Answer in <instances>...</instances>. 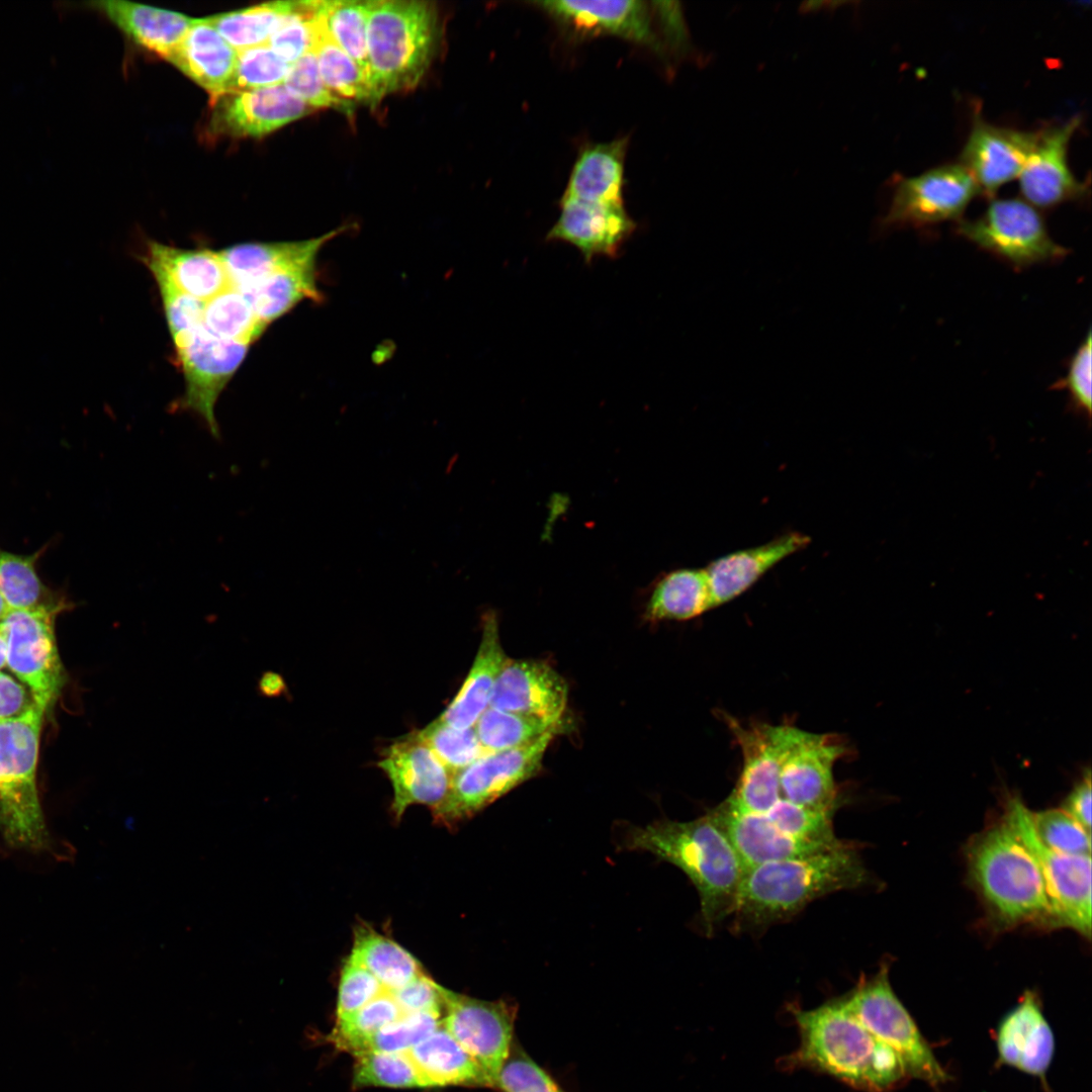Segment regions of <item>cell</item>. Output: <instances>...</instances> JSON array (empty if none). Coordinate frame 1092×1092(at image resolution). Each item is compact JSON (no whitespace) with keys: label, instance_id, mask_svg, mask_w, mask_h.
<instances>
[{"label":"cell","instance_id":"1","mask_svg":"<svg viewBox=\"0 0 1092 1092\" xmlns=\"http://www.w3.org/2000/svg\"><path fill=\"white\" fill-rule=\"evenodd\" d=\"M792 1011L800 1042L779 1061L784 1070L808 1069L864 1092L890 1091L908 1076L901 1058L871 1033L840 997Z\"/></svg>","mask_w":1092,"mask_h":1092},{"label":"cell","instance_id":"2","mask_svg":"<svg viewBox=\"0 0 1092 1092\" xmlns=\"http://www.w3.org/2000/svg\"><path fill=\"white\" fill-rule=\"evenodd\" d=\"M623 847L650 852L686 874L698 891L707 933L732 915L745 869L708 814L690 821L661 819L632 827L623 838Z\"/></svg>","mask_w":1092,"mask_h":1092},{"label":"cell","instance_id":"3","mask_svg":"<svg viewBox=\"0 0 1092 1092\" xmlns=\"http://www.w3.org/2000/svg\"><path fill=\"white\" fill-rule=\"evenodd\" d=\"M869 880L856 846H842L796 858L776 860L747 870L733 911L740 927L764 928L785 921L812 901Z\"/></svg>","mask_w":1092,"mask_h":1092},{"label":"cell","instance_id":"4","mask_svg":"<svg viewBox=\"0 0 1092 1092\" xmlns=\"http://www.w3.org/2000/svg\"><path fill=\"white\" fill-rule=\"evenodd\" d=\"M439 41L436 7L427 1L372 0L368 3L367 55L370 104L415 88Z\"/></svg>","mask_w":1092,"mask_h":1092},{"label":"cell","instance_id":"5","mask_svg":"<svg viewBox=\"0 0 1092 1092\" xmlns=\"http://www.w3.org/2000/svg\"><path fill=\"white\" fill-rule=\"evenodd\" d=\"M967 860L973 884L998 921L1053 925L1039 864L1004 818L970 842Z\"/></svg>","mask_w":1092,"mask_h":1092},{"label":"cell","instance_id":"6","mask_svg":"<svg viewBox=\"0 0 1092 1092\" xmlns=\"http://www.w3.org/2000/svg\"><path fill=\"white\" fill-rule=\"evenodd\" d=\"M44 715L35 705L0 722V834L10 846L30 851L51 846L36 784Z\"/></svg>","mask_w":1092,"mask_h":1092},{"label":"cell","instance_id":"7","mask_svg":"<svg viewBox=\"0 0 1092 1092\" xmlns=\"http://www.w3.org/2000/svg\"><path fill=\"white\" fill-rule=\"evenodd\" d=\"M840 999L871 1033L901 1058L908 1076L932 1086L948 1080L914 1019L893 991L887 964L881 965L875 976L859 980Z\"/></svg>","mask_w":1092,"mask_h":1092},{"label":"cell","instance_id":"8","mask_svg":"<svg viewBox=\"0 0 1092 1092\" xmlns=\"http://www.w3.org/2000/svg\"><path fill=\"white\" fill-rule=\"evenodd\" d=\"M561 727L535 741L508 750L488 752L452 777L448 793L434 809V818L453 825L481 811L536 776Z\"/></svg>","mask_w":1092,"mask_h":1092},{"label":"cell","instance_id":"9","mask_svg":"<svg viewBox=\"0 0 1092 1092\" xmlns=\"http://www.w3.org/2000/svg\"><path fill=\"white\" fill-rule=\"evenodd\" d=\"M957 233L1016 269L1058 262L1069 252L1053 240L1038 209L1021 198L993 199L977 218H961Z\"/></svg>","mask_w":1092,"mask_h":1092},{"label":"cell","instance_id":"10","mask_svg":"<svg viewBox=\"0 0 1092 1092\" xmlns=\"http://www.w3.org/2000/svg\"><path fill=\"white\" fill-rule=\"evenodd\" d=\"M780 797L808 809L835 813L840 805L833 768L848 753L834 734L777 725Z\"/></svg>","mask_w":1092,"mask_h":1092},{"label":"cell","instance_id":"11","mask_svg":"<svg viewBox=\"0 0 1092 1092\" xmlns=\"http://www.w3.org/2000/svg\"><path fill=\"white\" fill-rule=\"evenodd\" d=\"M1003 818L1036 858L1046 888L1053 925L1091 932V855L1057 852L1037 838L1029 811L1019 799L1008 801Z\"/></svg>","mask_w":1092,"mask_h":1092},{"label":"cell","instance_id":"12","mask_svg":"<svg viewBox=\"0 0 1092 1092\" xmlns=\"http://www.w3.org/2000/svg\"><path fill=\"white\" fill-rule=\"evenodd\" d=\"M57 610H11L1 621L7 644V666L31 693L44 713L66 684L55 632Z\"/></svg>","mask_w":1092,"mask_h":1092},{"label":"cell","instance_id":"13","mask_svg":"<svg viewBox=\"0 0 1092 1092\" xmlns=\"http://www.w3.org/2000/svg\"><path fill=\"white\" fill-rule=\"evenodd\" d=\"M981 194L972 174L961 163L943 164L911 177L897 179L883 226H925L960 220L970 202Z\"/></svg>","mask_w":1092,"mask_h":1092},{"label":"cell","instance_id":"14","mask_svg":"<svg viewBox=\"0 0 1092 1092\" xmlns=\"http://www.w3.org/2000/svg\"><path fill=\"white\" fill-rule=\"evenodd\" d=\"M250 345L220 339L203 325L175 345L185 379L180 401L184 410L203 419L213 437H219L214 406L221 391L244 361Z\"/></svg>","mask_w":1092,"mask_h":1092},{"label":"cell","instance_id":"15","mask_svg":"<svg viewBox=\"0 0 1092 1092\" xmlns=\"http://www.w3.org/2000/svg\"><path fill=\"white\" fill-rule=\"evenodd\" d=\"M445 1016L442 1025L476 1061L493 1086L511 1054L516 1007L509 1002L485 1001L441 986Z\"/></svg>","mask_w":1092,"mask_h":1092},{"label":"cell","instance_id":"16","mask_svg":"<svg viewBox=\"0 0 1092 1092\" xmlns=\"http://www.w3.org/2000/svg\"><path fill=\"white\" fill-rule=\"evenodd\" d=\"M532 5L579 35L615 36L645 46L657 54L666 50L655 29L652 2L642 0H548Z\"/></svg>","mask_w":1092,"mask_h":1092},{"label":"cell","instance_id":"17","mask_svg":"<svg viewBox=\"0 0 1092 1092\" xmlns=\"http://www.w3.org/2000/svg\"><path fill=\"white\" fill-rule=\"evenodd\" d=\"M1082 122L1080 115L1036 130L1034 146L1018 176L1023 200L1035 208L1049 209L1083 199L1088 185L1069 165V147Z\"/></svg>","mask_w":1092,"mask_h":1092},{"label":"cell","instance_id":"18","mask_svg":"<svg viewBox=\"0 0 1092 1092\" xmlns=\"http://www.w3.org/2000/svg\"><path fill=\"white\" fill-rule=\"evenodd\" d=\"M312 111L283 84L231 91L211 100L207 132L216 138L260 139Z\"/></svg>","mask_w":1092,"mask_h":1092},{"label":"cell","instance_id":"19","mask_svg":"<svg viewBox=\"0 0 1092 1092\" xmlns=\"http://www.w3.org/2000/svg\"><path fill=\"white\" fill-rule=\"evenodd\" d=\"M1036 140V130L999 126L975 112L960 163L972 174L981 194L993 197L1018 178Z\"/></svg>","mask_w":1092,"mask_h":1092},{"label":"cell","instance_id":"20","mask_svg":"<svg viewBox=\"0 0 1092 1092\" xmlns=\"http://www.w3.org/2000/svg\"><path fill=\"white\" fill-rule=\"evenodd\" d=\"M568 700L565 679L548 663L507 658L492 690L489 707L560 723Z\"/></svg>","mask_w":1092,"mask_h":1092},{"label":"cell","instance_id":"21","mask_svg":"<svg viewBox=\"0 0 1092 1092\" xmlns=\"http://www.w3.org/2000/svg\"><path fill=\"white\" fill-rule=\"evenodd\" d=\"M393 789L395 818L416 804L437 807L446 797L451 776L432 750L413 732L387 746L377 761Z\"/></svg>","mask_w":1092,"mask_h":1092},{"label":"cell","instance_id":"22","mask_svg":"<svg viewBox=\"0 0 1092 1092\" xmlns=\"http://www.w3.org/2000/svg\"><path fill=\"white\" fill-rule=\"evenodd\" d=\"M635 228L624 203L562 196L559 216L547 240L566 242L590 261L598 255L615 256Z\"/></svg>","mask_w":1092,"mask_h":1092},{"label":"cell","instance_id":"23","mask_svg":"<svg viewBox=\"0 0 1092 1092\" xmlns=\"http://www.w3.org/2000/svg\"><path fill=\"white\" fill-rule=\"evenodd\" d=\"M707 814L724 831L745 872L765 862L828 851L846 842L827 844L798 838L780 830L762 814L730 812L719 805Z\"/></svg>","mask_w":1092,"mask_h":1092},{"label":"cell","instance_id":"24","mask_svg":"<svg viewBox=\"0 0 1092 1092\" xmlns=\"http://www.w3.org/2000/svg\"><path fill=\"white\" fill-rule=\"evenodd\" d=\"M996 1048L1000 1064L1045 1083L1055 1037L1034 993L1027 991L1002 1019L996 1031Z\"/></svg>","mask_w":1092,"mask_h":1092},{"label":"cell","instance_id":"25","mask_svg":"<svg viewBox=\"0 0 1092 1092\" xmlns=\"http://www.w3.org/2000/svg\"><path fill=\"white\" fill-rule=\"evenodd\" d=\"M809 543V536L790 532L764 544L737 550L710 562L705 570L712 609L739 597L776 564L804 549Z\"/></svg>","mask_w":1092,"mask_h":1092},{"label":"cell","instance_id":"26","mask_svg":"<svg viewBox=\"0 0 1092 1092\" xmlns=\"http://www.w3.org/2000/svg\"><path fill=\"white\" fill-rule=\"evenodd\" d=\"M237 58L238 51L203 17L195 18L167 61L213 100L231 91Z\"/></svg>","mask_w":1092,"mask_h":1092},{"label":"cell","instance_id":"27","mask_svg":"<svg viewBox=\"0 0 1092 1092\" xmlns=\"http://www.w3.org/2000/svg\"><path fill=\"white\" fill-rule=\"evenodd\" d=\"M507 658L496 615L489 611L483 615L481 641L469 673L454 700L438 719L456 729L473 728L489 707L495 680Z\"/></svg>","mask_w":1092,"mask_h":1092},{"label":"cell","instance_id":"28","mask_svg":"<svg viewBox=\"0 0 1092 1092\" xmlns=\"http://www.w3.org/2000/svg\"><path fill=\"white\" fill-rule=\"evenodd\" d=\"M142 260L150 271L163 273L180 290L204 302L232 287L218 251L187 250L150 241Z\"/></svg>","mask_w":1092,"mask_h":1092},{"label":"cell","instance_id":"29","mask_svg":"<svg viewBox=\"0 0 1092 1092\" xmlns=\"http://www.w3.org/2000/svg\"><path fill=\"white\" fill-rule=\"evenodd\" d=\"M346 229L338 228L320 237L296 242L238 244L218 251V254L232 286L241 291L292 264L317 258L321 249Z\"/></svg>","mask_w":1092,"mask_h":1092},{"label":"cell","instance_id":"30","mask_svg":"<svg viewBox=\"0 0 1092 1092\" xmlns=\"http://www.w3.org/2000/svg\"><path fill=\"white\" fill-rule=\"evenodd\" d=\"M136 44L168 60L195 18L169 9L123 0L92 2Z\"/></svg>","mask_w":1092,"mask_h":1092},{"label":"cell","instance_id":"31","mask_svg":"<svg viewBox=\"0 0 1092 1092\" xmlns=\"http://www.w3.org/2000/svg\"><path fill=\"white\" fill-rule=\"evenodd\" d=\"M628 143V138H620L581 148L562 196L624 203V169Z\"/></svg>","mask_w":1092,"mask_h":1092},{"label":"cell","instance_id":"32","mask_svg":"<svg viewBox=\"0 0 1092 1092\" xmlns=\"http://www.w3.org/2000/svg\"><path fill=\"white\" fill-rule=\"evenodd\" d=\"M405 1053L412 1060L424 1087L493 1086L482 1068L442 1023Z\"/></svg>","mask_w":1092,"mask_h":1092},{"label":"cell","instance_id":"33","mask_svg":"<svg viewBox=\"0 0 1092 1092\" xmlns=\"http://www.w3.org/2000/svg\"><path fill=\"white\" fill-rule=\"evenodd\" d=\"M316 260L310 258L292 264L240 292L248 299L258 318L268 327L302 300H323L316 282Z\"/></svg>","mask_w":1092,"mask_h":1092},{"label":"cell","instance_id":"34","mask_svg":"<svg viewBox=\"0 0 1092 1092\" xmlns=\"http://www.w3.org/2000/svg\"><path fill=\"white\" fill-rule=\"evenodd\" d=\"M712 610L705 568H680L655 584L644 616L648 621H686Z\"/></svg>","mask_w":1092,"mask_h":1092},{"label":"cell","instance_id":"35","mask_svg":"<svg viewBox=\"0 0 1092 1092\" xmlns=\"http://www.w3.org/2000/svg\"><path fill=\"white\" fill-rule=\"evenodd\" d=\"M349 957L368 970L388 990L401 988L425 973L412 953L391 938L366 925L355 930Z\"/></svg>","mask_w":1092,"mask_h":1092},{"label":"cell","instance_id":"36","mask_svg":"<svg viewBox=\"0 0 1092 1092\" xmlns=\"http://www.w3.org/2000/svg\"><path fill=\"white\" fill-rule=\"evenodd\" d=\"M44 549L17 554L0 549V594L11 610H57L71 606L40 579L36 564Z\"/></svg>","mask_w":1092,"mask_h":1092},{"label":"cell","instance_id":"37","mask_svg":"<svg viewBox=\"0 0 1092 1092\" xmlns=\"http://www.w3.org/2000/svg\"><path fill=\"white\" fill-rule=\"evenodd\" d=\"M296 1H272L207 16L208 22L237 51L267 44Z\"/></svg>","mask_w":1092,"mask_h":1092},{"label":"cell","instance_id":"38","mask_svg":"<svg viewBox=\"0 0 1092 1092\" xmlns=\"http://www.w3.org/2000/svg\"><path fill=\"white\" fill-rule=\"evenodd\" d=\"M368 3L364 0H316V16L322 28L360 66L367 78Z\"/></svg>","mask_w":1092,"mask_h":1092},{"label":"cell","instance_id":"39","mask_svg":"<svg viewBox=\"0 0 1092 1092\" xmlns=\"http://www.w3.org/2000/svg\"><path fill=\"white\" fill-rule=\"evenodd\" d=\"M203 326L220 339L248 345L260 338L267 328L245 295L233 286L205 301Z\"/></svg>","mask_w":1092,"mask_h":1092},{"label":"cell","instance_id":"40","mask_svg":"<svg viewBox=\"0 0 1092 1092\" xmlns=\"http://www.w3.org/2000/svg\"><path fill=\"white\" fill-rule=\"evenodd\" d=\"M312 51L321 76L335 95L353 103L364 101L370 104L371 91L367 75L350 56L330 39L318 20L317 36Z\"/></svg>","mask_w":1092,"mask_h":1092},{"label":"cell","instance_id":"41","mask_svg":"<svg viewBox=\"0 0 1092 1092\" xmlns=\"http://www.w3.org/2000/svg\"><path fill=\"white\" fill-rule=\"evenodd\" d=\"M558 727L560 723H549L488 707L473 728L484 750L494 752L529 744Z\"/></svg>","mask_w":1092,"mask_h":1092},{"label":"cell","instance_id":"42","mask_svg":"<svg viewBox=\"0 0 1092 1092\" xmlns=\"http://www.w3.org/2000/svg\"><path fill=\"white\" fill-rule=\"evenodd\" d=\"M413 734L432 750L451 778L488 753L474 728L456 729L439 719Z\"/></svg>","mask_w":1092,"mask_h":1092},{"label":"cell","instance_id":"43","mask_svg":"<svg viewBox=\"0 0 1092 1092\" xmlns=\"http://www.w3.org/2000/svg\"><path fill=\"white\" fill-rule=\"evenodd\" d=\"M441 1014L440 1011L402 1014L357 1044L351 1054L356 1057L369 1052L405 1053L441 1025Z\"/></svg>","mask_w":1092,"mask_h":1092},{"label":"cell","instance_id":"44","mask_svg":"<svg viewBox=\"0 0 1092 1092\" xmlns=\"http://www.w3.org/2000/svg\"><path fill=\"white\" fill-rule=\"evenodd\" d=\"M402 1014L391 991L384 989L356 1012L338 1019L331 1040L339 1049L351 1053L361 1041Z\"/></svg>","mask_w":1092,"mask_h":1092},{"label":"cell","instance_id":"45","mask_svg":"<svg viewBox=\"0 0 1092 1092\" xmlns=\"http://www.w3.org/2000/svg\"><path fill=\"white\" fill-rule=\"evenodd\" d=\"M353 1085L355 1087H424L406 1053L381 1052H369L356 1056Z\"/></svg>","mask_w":1092,"mask_h":1092},{"label":"cell","instance_id":"46","mask_svg":"<svg viewBox=\"0 0 1092 1092\" xmlns=\"http://www.w3.org/2000/svg\"><path fill=\"white\" fill-rule=\"evenodd\" d=\"M316 36V1H296L294 9L275 29L267 46L291 65L313 50Z\"/></svg>","mask_w":1092,"mask_h":1092},{"label":"cell","instance_id":"47","mask_svg":"<svg viewBox=\"0 0 1092 1092\" xmlns=\"http://www.w3.org/2000/svg\"><path fill=\"white\" fill-rule=\"evenodd\" d=\"M764 815L780 830L798 838L837 844L832 812H823L795 805L780 799Z\"/></svg>","mask_w":1092,"mask_h":1092},{"label":"cell","instance_id":"48","mask_svg":"<svg viewBox=\"0 0 1092 1092\" xmlns=\"http://www.w3.org/2000/svg\"><path fill=\"white\" fill-rule=\"evenodd\" d=\"M283 85L313 110L330 108L351 114L355 103L335 95L325 84L311 51L290 65Z\"/></svg>","mask_w":1092,"mask_h":1092},{"label":"cell","instance_id":"49","mask_svg":"<svg viewBox=\"0 0 1092 1092\" xmlns=\"http://www.w3.org/2000/svg\"><path fill=\"white\" fill-rule=\"evenodd\" d=\"M1031 821L1037 838L1050 849L1070 855L1090 854L1091 832L1064 810L1031 812Z\"/></svg>","mask_w":1092,"mask_h":1092},{"label":"cell","instance_id":"50","mask_svg":"<svg viewBox=\"0 0 1092 1092\" xmlns=\"http://www.w3.org/2000/svg\"><path fill=\"white\" fill-rule=\"evenodd\" d=\"M289 67L267 44L238 51L231 91L283 84Z\"/></svg>","mask_w":1092,"mask_h":1092},{"label":"cell","instance_id":"51","mask_svg":"<svg viewBox=\"0 0 1092 1092\" xmlns=\"http://www.w3.org/2000/svg\"><path fill=\"white\" fill-rule=\"evenodd\" d=\"M159 287L162 304L174 345L203 325L204 301L176 287L163 273L151 271Z\"/></svg>","mask_w":1092,"mask_h":1092},{"label":"cell","instance_id":"52","mask_svg":"<svg viewBox=\"0 0 1092 1092\" xmlns=\"http://www.w3.org/2000/svg\"><path fill=\"white\" fill-rule=\"evenodd\" d=\"M384 989L368 970L348 957L340 975L337 1020L356 1012Z\"/></svg>","mask_w":1092,"mask_h":1092},{"label":"cell","instance_id":"53","mask_svg":"<svg viewBox=\"0 0 1092 1092\" xmlns=\"http://www.w3.org/2000/svg\"><path fill=\"white\" fill-rule=\"evenodd\" d=\"M495 1086L502 1092H564L548 1073L522 1052L510 1054Z\"/></svg>","mask_w":1092,"mask_h":1092},{"label":"cell","instance_id":"54","mask_svg":"<svg viewBox=\"0 0 1092 1092\" xmlns=\"http://www.w3.org/2000/svg\"><path fill=\"white\" fill-rule=\"evenodd\" d=\"M1091 331L1069 360L1066 375L1053 387L1068 392L1070 404L1076 413L1091 418Z\"/></svg>","mask_w":1092,"mask_h":1092},{"label":"cell","instance_id":"55","mask_svg":"<svg viewBox=\"0 0 1092 1092\" xmlns=\"http://www.w3.org/2000/svg\"><path fill=\"white\" fill-rule=\"evenodd\" d=\"M655 18L663 33L665 50L679 59L697 57L679 2H652Z\"/></svg>","mask_w":1092,"mask_h":1092},{"label":"cell","instance_id":"56","mask_svg":"<svg viewBox=\"0 0 1092 1092\" xmlns=\"http://www.w3.org/2000/svg\"><path fill=\"white\" fill-rule=\"evenodd\" d=\"M390 991L403 1014L443 1010L441 986L426 973L403 987Z\"/></svg>","mask_w":1092,"mask_h":1092},{"label":"cell","instance_id":"57","mask_svg":"<svg viewBox=\"0 0 1092 1092\" xmlns=\"http://www.w3.org/2000/svg\"><path fill=\"white\" fill-rule=\"evenodd\" d=\"M35 705L31 693L21 681L0 671V722L17 718Z\"/></svg>","mask_w":1092,"mask_h":1092},{"label":"cell","instance_id":"58","mask_svg":"<svg viewBox=\"0 0 1092 1092\" xmlns=\"http://www.w3.org/2000/svg\"><path fill=\"white\" fill-rule=\"evenodd\" d=\"M1069 816L1091 832V772L1086 775L1073 788L1066 798L1063 808Z\"/></svg>","mask_w":1092,"mask_h":1092},{"label":"cell","instance_id":"59","mask_svg":"<svg viewBox=\"0 0 1092 1092\" xmlns=\"http://www.w3.org/2000/svg\"><path fill=\"white\" fill-rule=\"evenodd\" d=\"M256 690L258 695L264 698H276L287 693L284 678L272 670L264 671L261 674Z\"/></svg>","mask_w":1092,"mask_h":1092},{"label":"cell","instance_id":"60","mask_svg":"<svg viewBox=\"0 0 1092 1092\" xmlns=\"http://www.w3.org/2000/svg\"><path fill=\"white\" fill-rule=\"evenodd\" d=\"M8 644L3 625L0 622V670L7 665Z\"/></svg>","mask_w":1092,"mask_h":1092},{"label":"cell","instance_id":"61","mask_svg":"<svg viewBox=\"0 0 1092 1092\" xmlns=\"http://www.w3.org/2000/svg\"><path fill=\"white\" fill-rule=\"evenodd\" d=\"M827 1H806L800 5V11L802 13H812L825 9Z\"/></svg>","mask_w":1092,"mask_h":1092},{"label":"cell","instance_id":"62","mask_svg":"<svg viewBox=\"0 0 1092 1092\" xmlns=\"http://www.w3.org/2000/svg\"><path fill=\"white\" fill-rule=\"evenodd\" d=\"M9 612H10V609L7 606V604H6L5 600L3 599L2 595L0 594V622L5 618V616Z\"/></svg>","mask_w":1092,"mask_h":1092}]
</instances>
